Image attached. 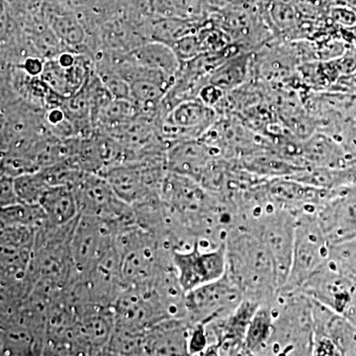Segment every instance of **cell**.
<instances>
[{"label":"cell","mask_w":356,"mask_h":356,"mask_svg":"<svg viewBox=\"0 0 356 356\" xmlns=\"http://www.w3.org/2000/svg\"><path fill=\"white\" fill-rule=\"evenodd\" d=\"M227 271L243 298L269 303L280 293V282L270 250L259 236L236 227L226 242Z\"/></svg>","instance_id":"6da1fadb"},{"label":"cell","mask_w":356,"mask_h":356,"mask_svg":"<svg viewBox=\"0 0 356 356\" xmlns=\"http://www.w3.org/2000/svg\"><path fill=\"white\" fill-rule=\"evenodd\" d=\"M273 334L264 355H313V300L301 291L280 292L271 301Z\"/></svg>","instance_id":"7a4b0ae2"},{"label":"cell","mask_w":356,"mask_h":356,"mask_svg":"<svg viewBox=\"0 0 356 356\" xmlns=\"http://www.w3.org/2000/svg\"><path fill=\"white\" fill-rule=\"evenodd\" d=\"M330 247L331 243L321 228L316 213L297 215L291 268L280 292L298 291L330 259Z\"/></svg>","instance_id":"3957f363"},{"label":"cell","mask_w":356,"mask_h":356,"mask_svg":"<svg viewBox=\"0 0 356 356\" xmlns=\"http://www.w3.org/2000/svg\"><path fill=\"white\" fill-rule=\"evenodd\" d=\"M122 229L102 218L79 214L70 238V254L77 275L88 273L116 245Z\"/></svg>","instance_id":"277c9868"},{"label":"cell","mask_w":356,"mask_h":356,"mask_svg":"<svg viewBox=\"0 0 356 356\" xmlns=\"http://www.w3.org/2000/svg\"><path fill=\"white\" fill-rule=\"evenodd\" d=\"M243 299L240 288L226 273L220 280L186 293V318L193 325H208L225 320Z\"/></svg>","instance_id":"5b68a950"},{"label":"cell","mask_w":356,"mask_h":356,"mask_svg":"<svg viewBox=\"0 0 356 356\" xmlns=\"http://www.w3.org/2000/svg\"><path fill=\"white\" fill-rule=\"evenodd\" d=\"M37 229L29 227H1V287L32 285L28 280V274L34 254Z\"/></svg>","instance_id":"8992f818"},{"label":"cell","mask_w":356,"mask_h":356,"mask_svg":"<svg viewBox=\"0 0 356 356\" xmlns=\"http://www.w3.org/2000/svg\"><path fill=\"white\" fill-rule=\"evenodd\" d=\"M219 119V113L198 98L173 106L159 121L161 139L170 146L181 140L198 139Z\"/></svg>","instance_id":"52a82bcc"},{"label":"cell","mask_w":356,"mask_h":356,"mask_svg":"<svg viewBox=\"0 0 356 356\" xmlns=\"http://www.w3.org/2000/svg\"><path fill=\"white\" fill-rule=\"evenodd\" d=\"M173 267L185 292L222 278L227 271L226 243L213 250L197 245L185 252H173Z\"/></svg>","instance_id":"ba28073f"},{"label":"cell","mask_w":356,"mask_h":356,"mask_svg":"<svg viewBox=\"0 0 356 356\" xmlns=\"http://www.w3.org/2000/svg\"><path fill=\"white\" fill-rule=\"evenodd\" d=\"M112 310L117 325L139 332L170 318L149 283L124 288Z\"/></svg>","instance_id":"9c48e42d"},{"label":"cell","mask_w":356,"mask_h":356,"mask_svg":"<svg viewBox=\"0 0 356 356\" xmlns=\"http://www.w3.org/2000/svg\"><path fill=\"white\" fill-rule=\"evenodd\" d=\"M217 159L214 151L198 138L172 145L166 153V166L168 172L199 182Z\"/></svg>","instance_id":"30bf717a"},{"label":"cell","mask_w":356,"mask_h":356,"mask_svg":"<svg viewBox=\"0 0 356 356\" xmlns=\"http://www.w3.org/2000/svg\"><path fill=\"white\" fill-rule=\"evenodd\" d=\"M192 325L186 318L161 321L145 332L146 355H189Z\"/></svg>","instance_id":"8fae6325"},{"label":"cell","mask_w":356,"mask_h":356,"mask_svg":"<svg viewBox=\"0 0 356 356\" xmlns=\"http://www.w3.org/2000/svg\"><path fill=\"white\" fill-rule=\"evenodd\" d=\"M304 166L313 168H350L348 156L336 139L320 132L302 142Z\"/></svg>","instance_id":"7c38bea8"},{"label":"cell","mask_w":356,"mask_h":356,"mask_svg":"<svg viewBox=\"0 0 356 356\" xmlns=\"http://www.w3.org/2000/svg\"><path fill=\"white\" fill-rule=\"evenodd\" d=\"M40 205L43 208L46 222L51 226H65L79 216L76 192L74 187L67 185L50 187Z\"/></svg>","instance_id":"4fadbf2b"},{"label":"cell","mask_w":356,"mask_h":356,"mask_svg":"<svg viewBox=\"0 0 356 356\" xmlns=\"http://www.w3.org/2000/svg\"><path fill=\"white\" fill-rule=\"evenodd\" d=\"M252 74H254V51H243L219 65L210 74L209 83L231 92L242 88Z\"/></svg>","instance_id":"5bb4252c"},{"label":"cell","mask_w":356,"mask_h":356,"mask_svg":"<svg viewBox=\"0 0 356 356\" xmlns=\"http://www.w3.org/2000/svg\"><path fill=\"white\" fill-rule=\"evenodd\" d=\"M130 57L138 64L159 70L173 79H177L181 67V62L172 47L159 42H145L131 51Z\"/></svg>","instance_id":"9a60e30c"},{"label":"cell","mask_w":356,"mask_h":356,"mask_svg":"<svg viewBox=\"0 0 356 356\" xmlns=\"http://www.w3.org/2000/svg\"><path fill=\"white\" fill-rule=\"evenodd\" d=\"M46 17L51 31L70 51L76 53L79 49L88 47V33L76 14L51 10L47 13Z\"/></svg>","instance_id":"2e32d148"},{"label":"cell","mask_w":356,"mask_h":356,"mask_svg":"<svg viewBox=\"0 0 356 356\" xmlns=\"http://www.w3.org/2000/svg\"><path fill=\"white\" fill-rule=\"evenodd\" d=\"M273 329V315L269 302L259 307L248 325L243 341V355H264Z\"/></svg>","instance_id":"e0dca14e"},{"label":"cell","mask_w":356,"mask_h":356,"mask_svg":"<svg viewBox=\"0 0 356 356\" xmlns=\"http://www.w3.org/2000/svg\"><path fill=\"white\" fill-rule=\"evenodd\" d=\"M103 355H146L145 332L115 324Z\"/></svg>","instance_id":"ac0fdd59"},{"label":"cell","mask_w":356,"mask_h":356,"mask_svg":"<svg viewBox=\"0 0 356 356\" xmlns=\"http://www.w3.org/2000/svg\"><path fill=\"white\" fill-rule=\"evenodd\" d=\"M1 227H29L39 228L46 222L43 208L40 204L18 202L1 208Z\"/></svg>","instance_id":"d6986e66"},{"label":"cell","mask_w":356,"mask_h":356,"mask_svg":"<svg viewBox=\"0 0 356 356\" xmlns=\"http://www.w3.org/2000/svg\"><path fill=\"white\" fill-rule=\"evenodd\" d=\"M14 186L20 202L28 204H40L50 188L40 170L14 178Z\"/></svg>","instance_id":"ffe728a7"},{"label":"cell","mask_w":356,"mask_h":356,"mask_svg":"<svg viewBox=\"0 0 356 356\" xmlns=\"http://www.w3.org/2000/svg\"><path fill=\"white\" fill-rule=\"evenodd\" d=\"M337 0H293L297 10L304 19L323 21L327 19L330 8Z\"/></svg>","instance_id":"44dd1931"},{"label":"cell","mask_w":356,"mask_h":356,"mask_svg":"<svg viewBox=\"0 0 356 356\" xmlns=\"http://www.w3.org/2000/svg\"><path fill=\"white\" fill-rule=\"evenodd\" d=\"M170 47L181 63L188 62L203 54L197 33L187 35L184 38L177 40Z\"/></svg>","instance_id":"7402d4cb"},{"label":"cell","mask_w":356,"mask_h":356,"mask_svg":"<svg viewBox=\"0 0 356 356\" xmlns=\"http://www.w3.org/2000/svg\"><path fill=\"white\" fill-rule=\"evenodd\" d=\"M0 191H1V195H0L1 208L20 202L19 199H18L17 193H16L15 186H14L13 177L1 175Z\"/></svg>","instance_id":"603a6c76"},{"label":"cell","mask_w":356,"mask_h":356,"mask_svg":"<svg viewBox=\"0 0 356 356\" xmlns=\"http://www.w3.org/2000/svg\"><path fill=\"white\" fill-rule=\"evenodd\" d=\"M44 58L35 57V56H28L27 58L23 60L18 67L24 70L26 74H29L30 76L37 77L41 76L42 72L44 70Z\"/></svg>","instance_id":"cb8c5ba5"},{"label":"cell","mask_w":356,"mask_h":356,"mask_svg":"<svg viewBox=\"0 0 356 356\" xmlns=\"http://www.w3.org/2000/svg\"><path fill=\"white\" fill-rule=\"evenodd\" d=\"M334 91H343L356 96V70L350 76L341 77Z\"/></svg>","instance_id":"d4e9b609"},{"label":"cell","mask_w":356,"mask_h":356,"mask_svg":"<svg viewBox=\"0 0 356 356\" xmlns=\"http://www.w3.org/2000/svg\"><path fill=\"white\" fill-rule=\"evenodd\" d=\"M348 3L353 4V6H356V0H346Z\"/></svg>","instance_id":"484cf974"}]
</instances>
